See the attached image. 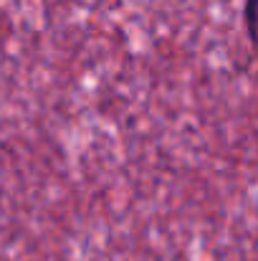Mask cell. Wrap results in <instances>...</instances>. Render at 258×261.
<instances>
[{
    "label": "cell",
    "mask_w": 258,
    "mask_h": 261,
    "mask_svg": "<svg viewBox=\"0 0 258 261\" xmlns=\"http://www.w3.org/2000/svg\"><path fill=\"white\" fill-rule=\"evenodd\" d=\"M246 28H248V36L253 41V0H246Z\"/></svg>",
    "instance_id": "6da1fadb"
}]
</instances>
